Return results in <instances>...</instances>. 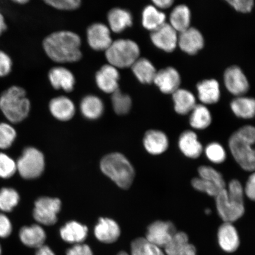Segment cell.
<instances>
[{
  "label": "cell",
  "instance_id": "44",
  "mask_svg": "<svg viewBox=\"0 0 255 255\" xmlns=\"http://www.w3.org/2000/svg\"><path fill=\"white\" fill-rule=\"evenodd\" d=\"M12 60L7 53L0 50V78L5 77L11 71Z\"/></svg>",
  "mask_w": 255,
  "mask_h": 255
},
{
  "label": "cell",
  "instance_id": "45",
  "mask_svg": "<svg viewBox=\"0 0 255 255\" xmlns=\"http://www.w3.org/2000/svg\"><path fill=\"white\" fill-rule=\"evenodd\" d=\"M12 230V226L7 216L0 213V238H6L9 237Z\"/></svg>",
  "mask_w": 255,
  "mask_h": 255
},
{
  "label": "cell",
  "instance_id": "37",
  "mask_svg": "<svg viewBox=\"0 0 255 255\" xmlns=\"http://www.w3.org/2000/svg\"><path fill=\"white\" fill-rule=\"evenodd\" d=\"M203 152L207 159L215 164H221L227 158V153L224 146L218 142L209 143L206 146Z\"/></svg>",
  "mask_w": 255,
  "mask_h": 255
},
{
  "label": "cell",
  "instance_id": "29",
  "mask_svg": "<svg viewBox=\"0 0 255 255\" xmlns=\"http://www.w3.org/2000/svg\"><path fill=\"white\" fill-rule=\"evenodd\" d=\"M231 110L236 116L244 120L255 117V99L241 96L234 99L230 104Z\"/></svg>",
  "mask_w": 255,
  "mask_h": 255
},
{
  "label": "cell",
  "instance_id": "5",
  "mask_svg": "<svg viewBox=\"0 0 255 255\" xmlns=\"http://www.w3.org/2000/svg\"><path fill=\"white\" fill-rule=\"evenodd\" d=\"M101 169L104 174L123 189H129L134 179L135 170L132 165L119 152L105 155L101 159Z\"/></svg>",
  "mask_w": 255,
  "mask_h": 255
},
{
  "label": "cell",
  "instance_id": "49",
  "mask_svg": "<svg viewBox=\"0 0 255 255\" xmlns=\"http://www.w3.org/2000/svg\"><path fill=\"white\" fill-rule=\"evenodd\" d=\"M36 255H56L53 251L51 249L46 246V245H43L37 249L36 253Z\"/></svg>",
  "mask_w": 255,
  "mask_h": 255
},
{
  "label": "cell",
  "instance_id": "36",
  "mask_svg": "<svg viewBox=\"0 0 255 255\" xmlns=\"http://www.w3.org/2000/svg\"><path fill=\"white\" fill-rule=\"evenodd\" d=\"M112 105L115 113L120 116L127 114L132 108V99L128 94L123 93L120 89L111 94Z\"/></svg>",
  "mask_w": 255,
  "mask_h": 255
},
{
  "label": "cell",
  "instance_id": "28",
  "mask_svg": "<svg viewBox=\"0 0 255 255\" xmlns=\"http://www.w3.org/2000/svg\"><path fill=\"white\" fill-rule=\"evenodd\" d=\"M104 104L97 96H86L80 104V110L86 119L96 120L103 116L104 112Z\"/></svg>",
  "mask_w": 255,
  "mask_h": 255
},
{
  "label": "cell",
  "instance_id": "24",
  "mask_svg": "<svg viewBox=\"0 0 255 255\" xmlns=\"http://www.w3.org/2000/svg\"><path fill=\"white\" fill-rule=\"evenodd\" d=\"M88 234L87 226L76 221L66 223L60 229V237L63 240L67 243L75 245L83 244Z\"/></svg>",
  "mask_w": 255,
  "mask_h": 255
},
{
  "label": "cell",
  "instance_id": "4",
  "mask_svg": "<svg viewBox=\"0 0 255 255\" xmlns=\"http://www.w3.org/2000/svg\"><path fill=\"white\" fill-rule=\"evenodd\" d=\"M31 103L23 88L12 86L0 96V110L9 122L18 124L28 117Z\"/></svg>",
  "mask_w": 255,
  "mask_h": 255
},
{
  "label": "cell",
  "instance_id": "17",
  "mask_svg": "<svg viewBox=\"0 0 255 255\" xmlns=\"http://www.w3.org/2000/svg\"><path fill=\"white\" fill-rule=\"evenodd\" d=\"M219 247L227 253H233L240 246V238L237 228L231 223L224 222L218 231Z\"/></svg>",
  "mask_w": 255,
  "mask_h": 255
},
{
  "label": "cell",
  "instance_id": "6",
  "mask_svg": "<svg viewBox=\"0 0 255 255\" xmlns=\"http://www.w3.org/2000/svg\"><path fill=\"white\" fill-rule=\"evenodd\" d=\"M108 64L118 69L130 68L140 57V48L130 39H118L113 41L105 51Z\"/></svg>",
  "mask_w": 255,
  "mask_h": 255
},
{
  "label": "cell",
  "instance_id": "38",
  "mask_svg": "<svg viewBox=\"0 0 255 255\" xmlns=\"http://www.w3.org/2000/svg\"><path fill=\"white\" fill-rule=\"evenodd\" d=\"M199 177L211 181L221 189H225L226 182L223 175L215 168L209 165H201L198 168Z\"/></svg>",
  "mask_w": 255,
  "mask_h": 255
},
{
  "label": "cell",
  "instance_id": "19",
  "mask_svg": "<svg viewBox=\"0 0 255 255\" xmlns=\"http://www.w3.org/2000/svg\"><path fill=\"white\" fill-rule=\"evenodd\" d=\"M51 85L56 90L71 92L74 89L76 79L70 70L62 66L55 67L50 70L48 75Z\"/></svg>",
  "mask_w": 255,
  "mask_h": 255
},
{
  "label": "cell",
  "instance_id": "2",
  "mask_svg": "<svg viewBox=\"0 0 255 255\" xmlns=\"http://www.w3.org/2000/svg\"><path fill=\"white\" fill-rule=\"evenodd\" d=\"M244 187L238 179L232 180L215 197L217 212L223 222L233 223L244 216Z\"/></svg>",
  "mask_w": 255,
  "mask_h": 255
},
{
  "label": "cell",
  "instance_id": "16",
  "mask_svg": "<svg viewBox=\"0 0 255 255\" xmlns=\"http://www.w3.org/2000/svg\"><path fill=\"white\" fill-rule=\"evenodd\" d=\"M178 146L181 153L188 158L197 159L204 151L197 133L191 130H184L178 140Z\"/></svg>",
  "mask_w": 255,
  "mask_h": 255
},
{
  "label": "cell",
  "instance_id": "14",
  "mask_svg": "<svg viewBox=\"0 0 255 255\" xmlns=\"http://www.w3.org/2000/svg\"><path fill=\"white\" fill-rule=\"evenodd\" d=\"M120 78L119 69L110 64L101 67L95 75L96 84L106 94H113L119 89Z\"/></svg>",
  "mask_w": 255,
  "mask_h": 255
},
{
  "label": "cell",
  "instance_id": "52",
  "mask_svg": "<svg viewBox=\"0 0 255 255\" xmlns=\"http://www.w3.org/2000/svg\"><path fill=\"white\" fill-rule=\"evenodd\" d=\"M212 211L211 210H210L209 208L206 209L205 210V213L207 215H209L210 214H211Z\"/></svg>",
  "mask_w": 255,
  "mask_h": 255
},
{
  "label": "cell",
  "instance_id": "50",
  "mask_svg": "<svg viewBox=\"0 0 255 255\" xmlns=\"http://www.w3.org/2000/svg\"><path fill=\"white\" fill-rule=\"evenodd\" d=\"M7 27L4 16L0 12V36L7 30Z\"/></svg>",
  "mask_w": 255,
  "mask_h": 255
},
{
  "label": "cell",
  "instance_id": "30",
  "mask_svg": "<svg viewBox=\"0 0 255 255\" xmlns=\"http://www.w3.org/2000/svg\"><path fill=\"white\" fill-rule=\"evenodd\" d=\"M130 68L136 79L143 84H151L157 72L150 60L144 57H139Z\"/></svg>",
  "mask_w": 255,
  "mask_h": 255
},
{
  "label": "cell",
  "instance_id": "18",
  "mask_svg": "<svg viewBox=\"0 0 255 255\" xmlns=\"http://www.w3.org/2000/svg\"><path fill=\"white\" fill-rule=\"evenodd\" d=\"M143 144L146 151L153 155L163 154L169 147V139L164 132L158 129H150L145 133Z\"/></svg>",
  "mask_w": 255,
  "mask_h": 255
},
{
  "label": "cell",
  "instance_id": "33",
  "mask_svg": "<svg viewBox=\"0 0 255 255\" xmlns=\"http://www.w3.org/2000/svg\"><path fill=\"white\" fill-rule=\"evenodd\" d=\"M190 114V125L194 129L204 130L212 124V114L206 105L197 104Z\"/></svg>",
  "mask_w": 255,
  "mask_h": 255
},
{
  "label": "cell",
  "instance_id": "51",
  "mask_svg": "<svg viewBox=\"0 0 255 255\" xmlns=\"http://www.w3.org/2000/svg\"><path fill=\"white\" fill-rule=\"evenodd\" d=\"M15 3H17V4L23 5L25 4H27L29 1L28 0H15V1H12Z\"/></svg>",
  "mask_w": 255,
  "mask_h": 255
},
{
  "label": "cell",
  "instance_id": "34",
  "mask_svg": "<svg viewBox=\"0 0 255 255\" xmlns=\"http://www.w3.org/2000/svg\"><path fill=\"white\" fill-rule=\"evenodd\" d=\"M130 255H166L155 245L149 242L144 238H138L132 242L130 245Z\"/></svg>",
  "mask_w": 255,
  "mask_h": 255
},
{
  "label": "cell",
  "instance_id": "9",
  "mask_svg": "<svg viewBox=\"0 0 255 255\" xmlns=\"http://www.w3.org/2000/svg\"><path fill=\"white\" fill-rule=\"evenodd\" d=\"M177 232L171 222L157 221L148 226L145 238L155 246L165 248Z\"/></svg>",
  "mask_w": 255,
  "mask_h": 255
},
{
  "label": "cell",
  "instance_id": "8",
  "mask_svg": "<svg viewBox=\"0 0 255 255\" xmlns=\"http://www.w3.org/2000/svg\"><path fill=\"white\" fill-rule=\"evenodd\" d=\"M62 203L59 199L41 197L34 203L33 218L41 225L52 226L57 221V215L61 209Z\"/></svg>",
  "mask_w": 255,
  "mask_h": 255
},
{
  "label": "cell",
  "instance_id": "31",
  "mask_svg": "<svg viewBox=\"0 0 255 255\" xmlns=\"http://www.w3.org/2000/svg\"><path fill=\"white\" fill-rule=\"evenodd\" d=\"M190 9L185 4H179L173 9L170 15V24L178 33L190 27Z\"/></svg>",
  "mask_w": 255,
  "mask_h": 255
},
{
  "label": "cell",
  "instance_id": "21",
  "mask_svg": "<svg viewBox=\"0 0 255 255\" xmlns=\"http://www.w3.org/2000/svg\"><path fill=\"white\" fill-rule=\"evenodd\" d=\"M52 116L60 121H68L73 119L76 113L74 103L68 97L60 96L52 99L49 105Z\"/></svg>",
  "mask_w": 255,
  "mask_h": 255
},
{
  "label": "cell",
  "instance_id": "54",
  "mask_svg": "<svg viewBox=\"0 0 255 255\" xmlns=\"http://www.w3.org/2000/svg\"><path fill=\"white\" fill-rule=\"evenodd\" d=\"M1 253H2V250H1V245H0V255H1Z\"/></svg>",
  "mask_w": 255,
  "mask_h": 255
},
{
  "label": "cell",
  "instance_id": "47",
  "mask_svg": "<svg viewBox=\"0 0 255 255\" xmlns=\"http://www.w3.org/2000/svg\"><path fill=\"white\" fill-rule=\"evenodd\" d=\"M66 255H94L91 248L88 245H74L66 251Z\"/></svg>",
  "mask_w": 255,
  "mask_h": 255
},
{
  "label": "cell",
  "instance_id": "22",
  "mask_svg": "<svg viewBox=\"0 0 255 255\" xmlns=\"http://www.w3.org/2000/svg\"><path fill=\"white\" fill-rule=\"evenodd\" d=\"M197 96L202 104L218 103L221 97L219 83L215 79L203 80L197 84Z\"/></svg>",
  "mask_w": 255,
  "mask_h": 255
},
{
  "label": "cell",
  "instance_id": "25",
  "mask_svg": "<svg viewBox=\"0 0 255 255\" xmlns=\"http://www.w3.org/2000/svg\"><path fill=\"white\" fill-rule=\"evenodd\" d=\"M19 238L25 246L38 249L43 246L46 234L41 226L33 225L22 228L19 232Z\"/></svg>",
  "mask_w": 255,
  "mask_h": 255
},
{
  "label": "cell",
  "instance_id": "40",
  "mask_svg": "<svg viewBox=\"0 0 255 255\" xmlns=\"http://www.w3.org/2000/svg\"><path fill=\"white\" fill-rule=\"evenodd\" d=\"M191 184L196 190L206 193L211 197H215L222 190L211 181L203 179L199 177L193 178Z\"/></svg>",
  "mask_w": 255,
  "mask_h": 255
},
{
  "label": "cell",
  "instance_id": "48",
  "mask_svg": "<svg viewBox=\"0 0 255 255\" xmlns=\"http://www.w3.org/2000/svg\"><path fill=\"white\" fill-rule=\"evenodd\" d=\"M174 2L173 0H154L152 1V5L161 11L162 9L170 8Z\"/></svg>",
  "mask_w": 255,
  "mask_h": 255
},
{
  "label": "cell",
  "instance_id": "27",
  "mask_svg": "<svg viewBox=\"0 0 255 255\" xmlns=\"http://www.w3.org/2000/svg\"><path fill=\"white\" fill-rule=\"evenodd\" d=\"M172 97L174 110L181 116L190 114L197 104L195 96L186 89H178L172 94Z\"/></svg>",
  "mask_w": 255,
  "mask_h": 255
},
{
  "label": "cell",
  "instance_id": "53",
  "mask_svg": "<svg viewBox=\"0 0 255 255\" xmlns=\"http://www.w3.org/2000/svg\"><path fill=\"white\" fill-rule=\"evenodd\" d=\"M117 255H130L128 254H127L125 251H121Z\"/></svg>",
  "mask_w": 255,
  "mask_h": 255
},
{
  "label": "cell",
  "instance_id": "41",
  "mask_svg": "<svg viewBox=\"0 0 255 255\" xmlns=\"http://www.w3.org/2000/svg\"><path fill=\"white\" fill-rule=\"evenodd\" d=\"M17 171V164L13 159L4 152H0V178L8 179Z\"/></svg>",
  "mask_w": 255,
  "mask_h": 255
},
{
  "label": "cell",
  "instance_id": "43",
  "mask_svg": "<svg viewBox=\"0 0 255 255\" xmlns=\"http://www.w3.org/2000/svg\"><path fill=\"white\" fill-rule=\"evenodd\" d=\"M228 2L236 11L243 13L251 12L254 7L253 0H228Z\"/></svg>",
  "mask_w": 255,
  "mask_h": 255
},
{
  "label": "cell",
  "instance_id": "26",
  "mask_svg": "<svg viewBox=\"0 0 255 255\" xmlns=\"http://www.w3.org/2000/svg\"><path fill=\"white\" fill-rule=\"evenodd\" d=\"M132 20L131 13L126 9L114 8L108 12V27L116 33H120L131 26Z\"/></svg>",
  "mask_w": 255,
  "mask_h": 255
},
{
  "label": "cell",
  "instance_id": "32",
  "mask_svg": "<svg viewBox=\"0 0 255 255\" xmlns=\"http://www.w3.org/2000/svg\"><path fill=\"white\" fill-rule=\"evenodd\" d=\"M166 20V15L154 5L146 6L142 14V24L145 29L154 31L161 26Z\"/></svg>",
  "mask_w": 255,
  "mask_h": 255
},
{
  "label": "cell",
  "instance_id": "46",
  "mask_svg": "<svg viewBox=\"0 0 255 255\" xmlns=\"http://www.w3.org/2000/svg\"><path fill=\"white\" fill-rule=\"evenodd\" d=\"M244 187L245 196L249 200L255 202V171L252 172Z\"/></svg>",
  "mask_w": 255,
  "mask_h": 255
},
{
  "label": "cell",
  "instance_id": "3",
  "mask_svg": "<svg viewBox=\"0 0 255 255\" xmlns=\"http://www.w3.org/2000/svg\"><path fill=\"white\" fill-rule=\"evenodd\" d=\"M255 127L245 126L233 133L229 139V150L244 170L255 171Z\"/></svg>",
  "mask_w": 255,
  "mask_h": 255
},
{
  "label": "cell",
  "instance_id": "23",
  "mask_svg": "<svg viewBox=\"0 0 255 255\" xmlns=\"http://www.w3.org/2000/svg\"><path fill=\"white\" fill-rule=\"evenodd\" d=\"M164 249L166 255H197L196 247L190 243L189 237L184 232L177 231Z\"/></svg>",
  "mask_w": 255,
  "mask_h": 255
},
{
  "label": "cell",
  "instance_id": "12",
  "mask_svg": "<svg viewBox=\"0 0 255 255\" xmlns=\"http://www.w3.org/2000/svg\"><path fill=\"white\" fill-rule=\"evenodd\" d=\"M111 30L106 24L101 23L92 24L87 31L89 46L96 51H106L113 43Z\"/></svg>",
  "mask_w": 255,
  "mask_h": 255
},
{
  "label": "cell",
  "instance_id": "42",
  "mask_svg": "<svg viewBox=\"0 0 255 255\" xmlns=\"http://www.w3.org/2000/svg\"><path fill=\"white\" fill-rule=\"evenodd\" d=\"M45 2L51 7L66 11L74 10L81 5L80 0H46Z\"/></svg>",
  "mask_w": 255,
  "mask_h": 255
},
{
  "label": "cell",
  "instance_id": "15",
  "mask_svg": "<svg viewBox=\"0 0 255 255\" xmlns=\"http://www.w3.org/2000/svg\"><path fill=\"white\" fill-rule=\"evenodd\" d=\"M205 46V38L195 27H190L178 33V46L183 52L196 55Z\"/></svg>",
  "mask_w": 255,
  "mask_h": 255
},
{
  "label": "cell",
  "instance_id": "35",
  "mask_svg": "<svg viewBox=\"0 0 255 255\" xmlns=\"http://www.w3.org/2000/svg\"><path fill=\"white\" fill-rule=\"evenodd\" d=\"M20 201V195L14 189L2 188L0 190V211L8 213L12 211L17 206Z\"/></svg>",
  "mask_w": 255,
  "mask_h": 255
},
{
  "label": "cell",
  "instance_id": "13",
  "mask_svg": "<svg viewBox=\"0 0 255 255\" xmlns=\"http://www.w3.org/2000/svg\"><path fill=\"white\" fill-rule=\"evenodd\" d=\"M181 82L180 73L170 66L157 71L153 81L162 93L171 95L180 88Z\"/></svg>",
  "mask_w": 255,
  "mask_h": 255
},
{
  "label": "cell",
  "instance_id": "11",
  "mask_svg": "<svg viewBox=\"0 0 255 255\" xmlns=\"http://www.w3.org/2000/svg\"><path fill=\"white\" fill-rule=\"evenodd\" d=\"M150 39L156 47L165 52H173L178 47V33L168 23L151 31Z\"/></svg>",
  "mask_w": 255,
  "mask_h": 255
},
{
  "label": "cell",
  "instance_id": "1",
  "mask_svg": "<svg viewBox=\"0 0 255 255\" xmlns=\"http://www.w3.org/2000/svg\"><path fill=\"white\" fill-rule=\"evenodd\" d=\"M82 41L78 34L71 31L54 32L44 39L43 46L47 56L59 63H74L82 56Z\"/></svg>",
  "mask_w": 255,
  "mask_h": 255
},
{
  "label": "cell",
  "instance_id": "10",
  "mask_svg": "<svg viewBox=\"0 0 255 255\" xmlns=\"http://www.w3.org/2000/svg\"><path fill=\"white\" fill-rule=\"evenodd\" d=\"M223 81L227 90L236 97L245 95L250 89L247 76L238 66H231L226 69Z\"/></svg>",
  "mask_w": 255,
  "mask_h": 255
},
{
  "label": "cell",
  "instance_id": "20",
  "mask_svg": "<svg viewBox=\"0 0 255 255\" xmlns=\"http://www.w3.org/2000/svg\"><path fill=\"white\" fill-rule=\"evenodd\" d=\"M95 237L104 244H113L117 241L121 235L118 223L110 218H101L94 229Z\"/></svg>",
  "mask_w": 255,
  "mask_h": 255
},
{
  "label": "cell",
  "instance_id": "7",
  "mask_svg": "<svg viewBox=\"0 0 255 255\" xmlns=\"http://www.w3.org/2000/svg\"><path fill=\"white\" fill-rule=\"evenodd\" d=\"M17 170L25 180H33L43 174L45 167L44 155L34 147L25 148L17 159Z\"/></svg>",
  "mask_w": 255,
  "mask_h": 255
},
{
  "label": "cell",
  "instance_id": "39",
  "mask_svg": "<svg viewBox=\"0 0 255 255\" xmlns=\"http://www.w3.org/2000/svg\"><path fill=\"white\" fill-rule=\"evenodd\" d=\"M17 137V132L10 124L0 123V149H6L11 147Z\"/></svg>",
  "mask_w": 255,
  "mask_h": 255
}]
</instances>
